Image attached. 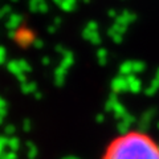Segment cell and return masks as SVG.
I'll use <instances>...</instances> for the list:
<instances>
[{
	"label": "cell",
	"mask_w": 159,
	"mask_h": 159,
	"mask_svg": "<svg viewBox=\"0 0 159 159\" xmlns=\"http://www.w3.org/2000/svg\"><path fill=\"white\" fill-rule=\"evenodd\" d=\"M101 159H159V142L142 130H126L107 142Z\"/></svg>",
	"instance_id": "6da1fadb"
}]
</instances>
